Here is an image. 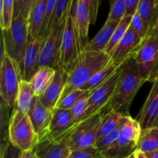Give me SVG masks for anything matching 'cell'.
<instances>
[{"label": "cell", "mask_w": 158, "mask_h": 158, "mask_svg": "<svg viewBox=\"0 0 158 158\" xmlns=\"http://www.w3.org/2000/svg\"><path fill=\"white\" fill-rule=\"evenodd\" d=\"M111 62V56L106 52L84 51L78 63L67 73V79L60 100L69 93L81 89L97 72L106 67Z\"/></svg>", "instance_id": "1"}, {"label": "cell", "mask_w": 158, "mask_h": 158, "mask_svg": "<svg viewBox=\"0 0 158 158\" xmlns=\"http://www.w3.org/2000/svg\"><path fill=\"white\" fill-rule=\"evenodd\" d=\"M143 83L135 58L131 57L122 66L115 92L107 105L108 110L120 112L121 110L129 109L134 97Z\"/></svg>", "instance_id": "2"}, {"label": "cell", "mask_w": 158, "mask_h": 158, "mask_svg": "<svg viewBox=\"0 0 158 158\" xmlns=\"http://www.w3.org/2000/svg\"><path fill=\"white\" fill-rule=\"evenodd\" d=\"M2 32L6 52L18 64L23 77L25 54L30 39L28 20L20 15H13L10 28Z\"/></svg>", "instance_id": "3"}, {"label": "cell", "mask_w": 158, "mask_h": 158, "mask_svg": "<svg viewBox=\"0 0 158 158\" xmlns=\"http://www.w3.org/2000/svg\"><path fill=\"white\" fill-rule=\"evenodd\" d=\"M9 140L22 151L34 150L39 138L27 114L15 108L12 110L9 122Z\"/></svg>", "instance_id": "4"}, {"label": "cell", "mask_w": 158, "mask_h": 158, "mask_svg": "<svg viewBox=\"0 0 158 158\" xmlns=\"http://www.w3.org/2000/svg\"><path fill=\"white\" fill-rule=\"evenodd\" d=\"M22 80L18 64L6 53L0 66V95L2 102L8 107L15 106Z\"/></svg>", "instance_id": "5"}, {"label": "cell", "mask_w": 158, "mask_h": 158, "mask_svg": "<svg viewBox=\"0 0 158 158\" xmlns=\"http://www.w3.org/2000/svg\"><path fill=\"white\" fill-rule=\"evenodd\" d=\"M139 73L144 83L158 80V41L149 35L143 40L134 56Z\"/></svg>", "instance_id": "6"}, {"label": "cell", "mask_w": 158, "mask_h": 158, "mask_svg": "<svg viewBox=\"0 0 158 158\" xmlns=\"http://www.w3.org/2000/svg\"><path fill=\"white\" fill-rule=\"evenodd\" d=\"M66 20L55 25L44 38L39 59V68L43 66L55 69L60 68L62 40Z\"/></svg>", "instance_id": "7"}, {"label": "cell", "mask_w": 158, "mask_h": 158, "mask_svg": "<svg viewBox=\"0 0 158 158\" xmlns=\"http://www.w3.org/2000/svg\"><path fill=\"white\" fill-rule=\"evenodd\" d=\"M82 52L70 15L66 18L63 34L60 68L69 73L78 63ZM59 68V69H60Z\"/></svg>", "instance_id": "8"}, {"label": "cell", "mask_w": 158, "mask_h": 158, "mask_svg": "<svg viewBox=\"0 0 158 158\" xmlns=\"http://www.w3.org/2000/svg\"><path fill=\"white\" fill-rule=\"evenodd\" d=\"M142 128L137 119L123 114L119 126L120 158H127L137 150Z\"/></svg>", "instance_id": "9"}, {"label": "cell", "mask_w": 158, "mask_h": 158, "mask_svg": "<svg viewBox=\"0 0 158 158\" xmlns=\"http://www.w3.org/2000/svg\"><path fill=\"white\" fill-rule=\"evenodd\" d=\"M122 66H120L118 70L107 81L94 90L91 91L88 97V108L85 114L84 120L97 113H101L102 110L109 104L115 92Z\"/></svg>", "instance_id": "10"}, {"label": "cell", "mask_w": 158, "mask_h": 158, "mask_svg": "<svg viewBox=\"0 0 158 158\" xmlns=\"http://www.w3.org/2000/svg\"><path fill=\"white\" fill-rule=\"evenodd\" d=\"M69 15L78 36L80 49L83 52L89 42L88 40V33L89 25L91 24V19L89 9L81 0H73Z\"/></svg>", "instance_id": "11"}, {"label": "cell", "mask_w": 158, "mask_h": 158, "mask_svg": "<svg viewBox=\"0 0 158 158\" xmlns=\"http://www.w3.org/2000/svg\"><path fill=\"white\" fill-rule=\"evenodd\" d=\"M32 127L39 138V143L49 137V127L52 119L53 110L45 107L40 102L39 97L35 99L33 106L28 112Z\"/></svg>", "instance_id": "12"}, {"label": "cell", "mask_w": 158, "mask_h": 158, "mask_svg": "<svg viewBox=\"0 0 158 158\" xmlns=\"http://www.w3.org/2000/svg\"><path fill=\"white\" fill-rule=\"evenodd\" d=\"M137 120L142 131L153 127H158V80L153 83L146 101L140 109Z\"/></svg>", "instance_id": "13"}, {"label": "cell", "mask_w": 158, "mask_h": 158, "mask_svg": "<svg viewBox=\"0 0 158 158\" xmlns=\"http://www.w3.org/2000/svg\"><path fill=\"white\" fill-rule=\"evenodd\" d=\"M143 40L136 34L131 26L111 54V60L117 65H122L137 53Z\"/></svg>", "instance_id": "14"}, {"label": "cell", "mask_w": 158, "mask_h": 158, "mask_svg": "<svg viewBox=\"0 0 158 158\" xmlns=\"http://www.w3.org/2000/svg\"><path fill=\"white\" fill-rule=\"evenodd\" d=\"M66 135L59 139H46L39 143L34 149L38 157L69 158L71 150L68 145Z\"/></svg>", "instance_id": "15"}, {"label": "cell", "mask_w": 158, "mask_h": 158, "mask_svg": "<svg viewBox=\"0 0 158 158\" xmlns=\"http://www.w3.org/2000/svg\"><path fill=\"white\" fill-rule=\"evenodd\" d=\"M67 79V73L64 69H57L53 80L44 94L39 97L42 104L49 110H54L61 98Z\"/></svg>", "instance_id": "16"}, {"label": "cell", "mask_w": 158, "mask_h": 158, "mask_svg": "<svg viewBox=\"0 0 158 158\" xmlns=\"http://www.w3.org/2000/svg\"><path fill=\"white\" fill-rule=\"evenodd\" d=\"M76 125L77 123L73 119L70 110L56 107L53 110L49 137L47 139H59L65 137Z\"/></svg>", "instance_id": "17"}, {"label": "cell", "mask_w": 158, "mask_h": 158, "mask_svg": "<svg viewBox=\"0 0 158 158\" xmlns=\"http://www.w3.org/2000/svg\"><path fill=\"white\" fill-rule=\"evenodd\" d=\"M43 41L44 39L43 37H38L34 40L29 39L23 62V73L22 77L23 80L30 81L34 74L39 69V59Z\"/></svg>", "instance_id": "18"}, {"label": "cell", "mask_w": 158, "mask_h": 158, "mask_svg": "<svg viewBox=\"0 0 158 158\" xmlns=\"http://www.w3.org/2000/svg\"><path fill=\"white\" fill-rule=\"evenodd\" d=\"M101 113H97L91 117H88L86 120H83L80 123H77L72 129V131L66 135L68 140V145L71 151H74L77 148L79 142L81 140L84 136L90 132L96 126L101 122Z\"/></svg>", "instance_id": "19"}, {"label": "cell", "mask_w": 158, "mask_h": 158, "mask_svg": "<svg viewBox=\"0 0 158 158\" xmlns=\"http://www.w3.org/2000/svg\"><path fill=\"white\" fill-rule=\"evenodd\" d=\"M120 23L106 20L98 33L91 41L89 42L84 51L89 52H105L113 33Z\"/></svg>", "instance_id": "20"}, {"label": "cell", "mask_w": 158, "mask_h": 158, "mask_svg": "<svg viewBox=\"0 0 158 158\" xmlns=\"http://www.w3.org/2000/svg\"><path fill=\"white\" fill-rule=\"evenodd\" d=\"M47 2L48 0H38L31 10L28 19L30 39L34 40L40 37V32L46 16Z\"/></svg>", "instance_id": "21"}, {"label": "cell", "mask_w": 158, "mask_h": 158, "mask_svg": "<svg viewBox=\"0 0 158 158\" xmlns=\"http://www.w3.org/2000/svg\"><path fill=\"white\" fill-rule=\"evenodd\" d=\"M118 137L119 127L110 134L97 139L95 147L105 158H120Z\"/></svg>", "instance_id": "22"}, {"label": "cell", "mask_w": 158, "mask_h": 158, "mask_svg": "<svg viewBox=\"0 0 158 158\" xmlns=\"http://www.w3.org/2000/svg\"><path fill=\"white\" fill-rule=\"evenodd\" d=\"M56 71V69L52 68L43 66L39 68L37 72L34 74L29 82L32 84L34 92L37 97H40V96L43 95L49 87L55 77Z\"/></svg>", "instance_id": "23"}, {"label": "cell", "mask_w": 158, "mask_h": 158, "mask_svg": "<svg viewBox=\"0 0 158 158\" xmlns=\"http://www.w3.org/2000/svg\"><path fill=\"white\" fill-rule=\"evenodd\" d=\"M36 98L37 97L35 96L30 82L22 80L14 108L25 114H28L29 110L33 106Z\"/></svg>", "instance_id": "24"}, {"label": "cell", "mask_w": 158, "mask_h": 158, "mask_svg": "<svg viewBox=\"0 0 158 158\" xmlns=\"http://www.w3.org/2000/svg\"><path fill=\"white\" fill-rule=\"evenodd\" d=\"M123 65V64H122ZM122 65H117L114 62H111L109 65L103 68V69L97 72L83 87L81 88L82 90L84 91H93L102 84L107 81L110 78L114 76V74L118 70L119 68Z\"/></svg>", "instance_id": "25"}, {"label": "cell", "mask_w": 158, "mask_h": 158, "mask_svg": "<svg viewBox=\"0 0 158 158\" xmlns=\"http://www.w3.org/2000/svg\"><path fill=\"white\" fill-rule=\"evenodd\" d=\"M137 151L144 154L158 151V127H153L142 131Z\"/></svg>", "instance_id": "26"}, {"label": "cell", "mask_w": 158, "mask_h": 158, "mask_svg": "<svg viewBox=\"0 0 158 158\" xmlns=\"http://www.w3.org/2000/svg\"><path fill=\"white\" fill-rule=\"evenodd\" d=\"M72 2L73 0H56L52 17H51L50 21L48 25L47 29H46V32L43 35V39L47 35L50 29L55 25H56L57 23L63 21V20L66 19V18L69 16Z\"/></svg>", "instance_id": "27"}, {"label": "cell", "mask_w": 158, "mask_h": 158, "mask_svg": "<svg viewBox=\"0 0 158 158\" xmlns=\"http://www.w3.org/2000/svg\"><path fill=\"white\" fill-rule=\"evenodd\" d=\"M122 116H123L122 113L112 110H108V112L104 115H102L101 126H100L98 138L104 137L117 129L120 126Z\"/></svg>", "instance_id": "28"}, {"label": "cell", "mask_w": 158, "mask_h": 158, "mask_svg": "<svg viewBox=\"0 0 158 158\" xmlns=\"http://www.w3.org/2000/svg\"><path fill=\"white\" fill-rule=\"evenodd\" d=\"M132 17L133 16H131V15H126L120 22L118 26H117L116 29L114 30L112 37H111L110 41L109 44H108L107 47H106V50H105V52L107 54H109L110 56H111V54L113 53V52L116 49L117 45L121 41V40L123 38L125 34L127 32L128 29L131 26Z\"/></svg>", "instance_id": "29"}, {"label": "cell", "mask_w": 158, "mask_h": 158, "mask_svg": "<svg viewBox=\"0 0 158 158\" xmlns=\"http://www.w3.org/2000/svg\"><path fill=\"white\" fill-rule=\"evenodd\" d=\"M137 12L151 28V31L157 20L156 0H140Z\"/></svg>", "instance_id": "30"}, {"label": "cell", "mask_w": 158, "mask_h": 158, "mask_svg": "<svg viewBox=\"0 0 158 158\" xmlns=\"http://www.w3.org/2000/svg\"><path fill=\"white\" fill-rule=\"evenodd\" d=\"M14 6L15 0H1L0 26L2 31L10 28L13 19Z\"/></svg>", "instance_id": "31"}, {"label": "cell", "mask_w": 158, "mask_h": 158, "mask_svg": "<svg viewBox=\"0 0 158 158\" xmlns=\"http://www.w3.org/2000/svg\"><path fill=\"white\" fill-rule=\"evenodd\" d=\"M91 91H87L85 95L80 98L70 110L71 115L77 124L84 120L85 114L88 108V97Z\"/></svg>", "instance_id": "32"}, {"label": "cell", "mask_w": 158, "mask_h": 158, "mask_svg": "<svg viewBox=\"0 0 158 158\" xmlns=\"http://www.w3.org/2000/svg\"><path fill=\"white\" fill-rule=\"evenodd\" d=\"M131 26L133 29V30L136 32V34L142 40H143L147 37L149 36L150 33H151V28H150L148 23L142 18L141 15L139 14L137 11L133 15Z\"/></svg>", "instance_id": "33"}, {"label": "cell", "mask_w": 158, "mask_h": 158, "mask_svg": "<svg viewBox=\"0 0 158 158\" xmlns=\"http://www.w3.org/2000/svg\"><path fill=\"white\" fill-rule=\"evenodd\" d=\"M86 92L87 91L82 90V89H76V90L69 93L66 97L59 101L56 105V108L70 110L73 106L77 103V102L80 98H82L85 95Z\"/></svg>", "instance_id": "34"}, {"label": "cell", "mask_w": 158, "mask_h": 158, "mask_svg": "<svg viewBox=\"0 0 158 158\" xmlns=\"http://www.w3.org/2000/svg\"><path fill=\"white\" fill-rule=\"evenodd\" d=\"M126 3L125 0H117L110 6L109 15L106 20L120 23L126 16Z\"/></svg>", "instance_id": "35"}, {"label": "cell", "mask_w": 158, "mask_h": 158, "mask_svg": "<svg viewBox=\"0 0 158 158\" xmlns=\"http://www.w3.org/2000/svg\"><path fill=\"white\" fill-rule=\"evenodd\" d=\"M35 3L36 0H15L13 15H20L28 20L31 10Z\"/></svg>", "instance_id": "36"}, {"label": "cell", "mask_w": 158, "mask_h": 158, "mask_svg": "<svg viewBox=\"0 0 158 158\" xmlns=\"http://www.w3.org/2000/svg\"><path fill=\"white\" fill-rule=\"evenodd\" d=\"M71 157L73 158H105L95 146L71 151Z\"/></svg>", "instance_id": "37"}, {"label": "cell", "mask_w": 158, "mask_h": 158, "mask_svg": "<svg viewBox=\"0 0 158 158\" xmlns=\"http://www.w3.org/2000/svg\"><path fill=\"white\" fill-rule=\"evenodd\" d=\"M23 151L14 146L10 141L2 144L1 149V158H20Z\"/></svg>", "instance_id": "38"}, {"label": "cell", "mask_w": 158, "mask_h": 158, "mask_svg": "<svg viewBox=\"0 0 158 158\" xmlns=\"http://www.w3.org/2000/svg\"><path fill=\"white\" fill-rule=\"evenodd\" d=\"M88 8L90 15L91 24H95L102 0H81Z\"/></svg>", "instance_id": "39"}, {"label": "cell", "mask_w": 158, "mask_h": 158, "mask_svg": "<svg viewBox=\"0 0 158 158\" xmlns=\"http://www.w3.org/2000/svg\"><path fill=\"white\" fill-rule=\"evenodd\" d=\"M56 2V0H48L47 6H46V16H45L44 23H43V27H42L41 32H40V37H43L45 32H46V29H47L48 25H49L50 19L52 17V12H53L54 8H55Z\"/></svg>", "instance_id": "40"}, {"label": "cell", "mask_w": 158, "mask_h": 158, "mask_svg": "<svg viewBox=\"0 0 158 158\" xmlns=\"http://www.w3.org/2000/svg\"><path fill=\"white\" fill-rule=\"evenodd\" d=\"M127 12L126 15L133 16L137 12L140 0H125Z\"/></svg>", "instance_id": "41"}, {"label": "cell", "mask_w": 158, "mask_h": 158, "mask_svg": "<svg viewBox=\"0 0 158 158\" xmlns=\"http://www.w3.org/2000/svg\"><path fill=\"white\" fill-rule=\"evenodd\" d=\"M20 158H39L37 156L36 152L35 150H31V151H23L22 152L21 157Z\"/></svg>", "instance_id": "42"}, {"label": "cell", "mask_w": 158, "mask_h": 158, "mask_svg": "<svg viewBox=\"0 0 158 158\" xmlns=\"http://www.w3.org/2000/svg\"><path fill=\"white\" fill-rule=\"evenodd\" d=\"M150 35L154 37V38H155L156 40L158 41V19H157V22H156V23L154 24V27H153L152 29H151Z\"/></svg>", "instance_id": "43"}, {"label": "cell", "mask_w": 158, "mask_h": 158, "mask_svg": "<svg viewBox=\"0 0 158 158\" xmlns=\"http://www.w3.org/2000/svg\"><path fill=\"white\" fill-rule=\"evenodd\" d=\"M146 156L148 158H158V151H154V152L146 153Z\"/></svg>", "instance_id": "44"}, {"label": "cell", "mask_w": 158, "mask_h": 158, "mask_svg": "<svg viewBox=\"0 0 158 158\" xmlns=\"http://www.w3.org/2000/svg\"><path fill=\"white\" fill-rule=\"evenodd\" d=\"M136 155H137V158H148L144 153L141 152L140 151H137V150L136 151Z\"/></svg>", "instance_id": "45"}, {"label": "cell", "mask_w": 158, "mask_h": 158, "mask_svg": "<svg viewBox=\"0 0 158 158\" xmlns=\"http://www.w3.org/2000/svg\"><path fill=\"white\" fill-rule=\"evenodd\" d=\"M127 158H137V155H136V151L134 153H133V154H131L130 156H128Z\"/></svg>", "instance_id": "46"}, {"label": "cell", "mask_w": 158, "mask_h": 158, "mask_svg": "<svg viewBox=\"0 0 158 158\" xmlns=\"http://www.w3.org/2000/svg\"><path fill=\"white\" fill-rule=\"evenodd\" d=\"M69 158H73V157H71V155H70V156H69Z\"/></svg>", "instance_id": "47"}, {"label": "cell", "mask_w": 158, "mask_h": 158, "mask_svg": "<svg viewBox=\"0 0 158 158\" xmlns=\"http://www.w3.org/2000/svg\"><path fill=\"white\" fill-rule=\"evenodd\" d=\"M37 1H38V0H36V2H37Z\"/></svg>", "instance_id": "48"}]
</instances>
